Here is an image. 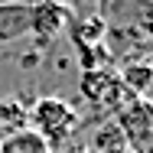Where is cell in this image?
<instances>
[{
	"label": "cell",
	"instance_id": "6da1fadb",
	"mask_svg": "<svg viewBox=\"0 0 153 153\" xmlns=\"http://www.w3.org/2000/svg\"><path fill=\"white\" fill-rule=\"evenodd\" d=\"M78 111L68 104V101H62L56 94H46V98H36L30 108V130H36L49 147L56 153V147H62L72 134H75V127H78Z\"/></svg>",
	"mask_w": 153,
	"mask_h": 153
},
{
	"label": "cell",
	"instance_id": "7a4b0ae2",
	"mask_svg": "<svg viewBox=\"0 0 153 153\" xmlns=\"http://www.w3.org/2000/svg\"><path fill=\"white\" fill-rule=\"evenodd\" d=\"M78 91H82V98H85L91 108H98L101 114H117L124 104L134 98V94L121 85V75H117L114 65L82 72V78H78Z\"/></svg>",
	"mask_w": 153,
	"mask_h": 153
},
{
	"label": "cell",
	"instance_id": "3957f363",
	"mask_svg": "<svg viewBox=\"0 0 153 153\" xmlns=\"http://www.w3.org/2000/svg\"><path fill=\"white\" fill-rule=\"evenodd\" d=\"M114 121H117L124 140H127V147L134 153H143L147 147H153V101L130 98L114 114Z\"/></svg>",
	"mask_w": 153,
	"mask_h": 153
},
{
	"label": "cell",
	"instance_id": "277c9868",
	"mask_svg": "<svg viewBox=\"0 0 153 153\" xmlns=\"http://www.w3.org/2000/svg\"><path fill=\"white\" fill-rule=\"evenodd\" d=\"M68 20H72L68 3H62V0H30V33H36L39 39L42 36L52 39V36L65 33Z\"/></svg>",
	"mask_w": 153,
	"mask_h": 153
},
{
	"label": "cell",
	"instance_id": "5b68a950",
	"mask_svg": "<svg viewBox=\"0 0 153 153\" xmlns=\"http://www.w3.org/2000/svg\"><path fill=\"white\" fill-rule=\"evenodd\" d=\"M147 46L150 39L143 36L140 26H108L104 36V49L111 52V62H134V59H147Z\"/></svg>",
	"mask_w": 153,
	"mask_h": 153
},
{
	"label": "cell",
	"instance_id": "8992f818",
	"mask_svg": "<svg viewBox=\"0 0 153 153\" xmlns=\"http://www.w3.org/2000/svg\"><path fill=\"white\" fill-rule=\"evenodd\" d=\"M98 16L108 26H143L153 13V0H98Z\"/></svg>",
	"mask_w": 153,
	"mask_h": 153
},
{
	"label": "cell",
	"instance_id": "52a82bcc",
	"mask_svg": "<svg viewBox=\"0 0 153 153\" xmlns=\"http://www.w3.org/2000/svg\"><path fill=\"white\" fill-rule=\"evenodd\" d=\"M20 36H30V3L3 0L0 3V42H16Z\"/></svg>",
	"mask_w": 153,
	"mask_h": 153
},
{
	"label": "cell",
	"instance_id": "ba28073f",
	"mask_svg": "<svg viewBox=\"0 0 153 153\" xmlns=\"http://www.w3.org/2000/svg\"><path fill=\"white\" fill-rule=\"evenodd\" d=\"M117 75H121V85L134 94V98H147V94L153 91V68H150L147 59L124 62L121 68H117Z\"/></svg>",
	"mask_w": 153,
	"mask_h": 153
},
{
	"label": "cell",
	"instance_id": "9c48e42d",
	"mask_svg": "<svg viewBox=\"0 0 153 153\" xmlns=\"http://www.w3.org/2000/svg\"><path fill=\"white\" fill-rule=\"evenodd\" d=\"M65 30H68V39H75V42H91V46H98L108 36V23L98 13H91V16H82V20H68Z\"/></svg>",
	"mask_w": 153,
	"mask_h": 153
},
{
	"label": "cell",
	"instance_id": "30bf717a",
	"mask_svg": "<svg viewBox=\"0 0 153 153\" xmlns=\"http://www.w3.org/2000/svg\"><path fill=\"white\" fill-rule=\"evenodd\" d=\"M0 153H52V147L36 134V130H16L0 140Z\"/></svg>",
	"mask_w": 153,
	"mask_h": 153
},
{
	"label": "cell",
	"instance_id": "8fae6325",
	"mask_svg": "<svg viewBox=\"0 0 153 153\" xmlns=\"http://www.w3.org/2000/svg\"><path fill=\"white\" fill-rule=\"evenodd\" d=\"M88 147H91V153H108V150H121V147H127V140H124L117 121H114V117H108L104 124H98V127L91 130Z\"/></svg>",
	"mask_w": 153,
	"mask_h": 153
},
{
	"label": "cell",
	"instance_id": "7c38bea8",
	"mask_svg": "<svg viewBox=\"0 0 153 153\" xmlns=\"http://www.w3.org/2000/svg\"><path fill=\"white\" fill-rule=\"evenodd\" d=\"M30 127V108H23L16 98H7L0 101V134H16V130H26Z\"/></svg>",
	"mask_w": 153,
	"mask_h": 153
},
{
	"label": "cell",
	"instance_id": "4fadbf2b",
	"mask_svg": "<svg viewBox=\"0 0 153 153\" xmlns=\"http://www.w3.org/2000/svg\"><path fill=\"white\" fill-rule=\"evenodd\" d=\"M68 42H72V49H75V59L82 65V72L114 65V62H111V52L104 49V42H98V46H91V42H75V39H68Z\"/></svg>",
	"mask_w": 153,
	"mask_h": 153
},
{
	"label": "cell",
	"instance_id": "5bb4252c",
	"mask_svg": "<svg viewBox=\"0 0 153 153\" xmlns=\"http://www.w3.org/2000/svg\"><path fill=\"white\" fill-rule=\"evenodd\" d=\"M62 153H91V147H88V143H68Z\"/></svg>",
	"mask_w": 153,
	"mask_h": 153
},
{
	"label": "cell",
	"instance_id": "9a60e30c",
	"mask_svg": "<svg viewBox=\"0 0 153 153\" xmlns=\"http://www.w3.org/2000/svg\"><path fill=\"white\" fill-rule=\"evenodd\" d=\"M140 30H143V36H147V39L153 42V13L147 16V20H143V26H140Z\"/></svg>",
	"mask_w": 153,
	"mask_h": 153
},
{
	"label": "cell",
	"instance_id": "2e32d148",
	"mask_svg": "<svg viewBox=\"0 0 153 153\" xmlns=\"http://www.w3.org/2000/svg\"><path fill=\"white\" fill-rule=\"evenodd\" d=\"M108 153H134L130 147H121V150H108Z\"/></svg>",
	"mask_w": 153,
	"mask_h": 153
},
{
	"label": "cell",
	"instance_id": "e0dca14e",
	"mask_svg": "<svg viewBox=\"0 0 153 153\" xmlns=\"http://www.w3.org/2000/svg\"><path fill=\"white\" fill-rule=\"evenodd\" d=\"M147 62H150V68H153V52H150V56H147Z\"/></svg>",
	"mask_w": 153,
	"mask_h": 153
},
{
	"label": "cell",
	"instance_id": "ac0fdd59",
	"mask_svg": "<svg viewBox=\"0 0 153 153\" xmlns=\"http://www.w3.org/2000/svg\"><path fill=\"white\" fill-rule=\"evenodd\" d=\"M143 153H153V147H147V150H143Z\"/></svg>",
	"mask_w": 153,
	"mask_h": 153
},
{
	"label": "cell",
	"instance_id": "d6986e66",
	"mask_svg": "<svg viewBox=\"0 0 153 153\" xmlns=\"http://www.w3.org/2000/svg\"><path fill=\"white\" fill-rule=\"evenodd\" d=\"M0 140H3V134H0Z\"/></svg>",
	"mask_w": 153,
	"mask_h": 153
}]
</instances>
